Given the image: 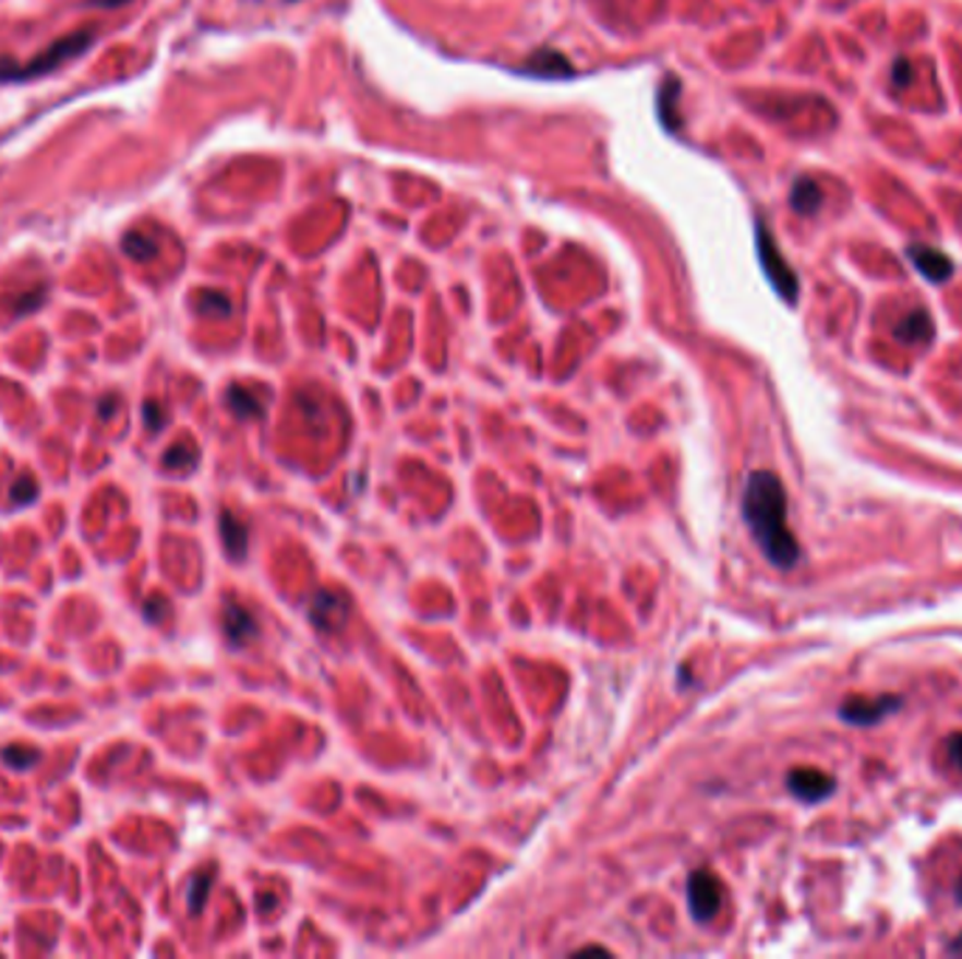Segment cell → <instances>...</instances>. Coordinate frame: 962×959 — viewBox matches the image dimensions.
<instances>
[{
  "mask_svg": "<svg viewBox=\"0 0 962 959\" xmlns=\"http://www.w3.org/2000/svg\"><path fill=\"white\" fill-rule=\"evenodd\" d=\"M743 518L771 566L794 568L799 563V543L789 529V495L780 476L771 470L748 476L743 487Z\"/></svg>",
  "mask_w": 962,
  "mask_h": 959,
  "instance_id": "obj_1",
  "label": "cell"
},
{
  "mask_svg": "<svg viewBox=\"0 0 962 959\" xmlns=\"http://www.w3.org/2000/svg\"><path fill=\"white\" fill-rule=\"evenodd\" d=\"M94 32L82 28V32L65 34V37H60V40L51 43L48 48H43L34 60L23 62V65L21 62H0V85H9V82H32L53 74L57 68L76 60L80 53H85L87 48L94 46Z\"/></svg>",
  "mask_w": 962,
  "mask_h": 959,
  "instance_id": "obj_2",
  "label": "cell"
},
{
  "mask_svg": "<svg viewBox=\"0 0 962 959\" xmlns=\"http://www.w3.org/2000/svg\"><path fill=\"white\" fill-rule=\"evenodd\" d=\"M757 251H760L762 271H766V276H769V281L774 285L777 293L789 301V304H794L796 296H799V281H796V274L791 271L789 262L782 260L774 237H771L769 228L762 226V223H757Z\"/></svg>",
  "mask_w": 962,
  "mask_h": 959,
  "instance_id": "obj_3",
  "label": "cell"
},
{
  "mask_svg": "<svg viewBox=\"0 0 962 959\" xmlns=\"http://www.w3.org/2000/svg\"><path fill=\"white\" fill-rule=\"evenodd\" d=\"M898 709H901V698L895 695H853L839 707V718L853 727H876Z\"/></svg>",
  "mask_w": 962,
  "mask_h": 959,
  "instance_id": "obj_4",
  "label": "cell"
},
{
  "mask_svg": "<svg viewBox=\"0 0 962 959\" xmlns=\"http://www.w3.org/2000/svg\"><path fill=\"white\" fill-rule=\"evenodd\" d=\"M687 903H689V914H693L698 923H707V920L716 918V914L721 912V903H723L721 880L709 873V870H698V873L689 875Z\"/></svg>",
  "mask_w": 962,
  "mask_h": 959,
  "instance_id": "obj_5",
  "label": "cell"
},
{
  "mask_svg": "<svg viewBox=\"0 0 962 959\" xmlns=\"http://www.w3.org/2000/svg\"><path fill=\"white\" fill-rule=\"evenodd\" d=\"M789 791L802 802H822L835 791V780L819 768H794L789 774Z\"/></svg>",
  "mask_w": 962,
  "mask_h": 959,
  "instance_id": "obj_6",
  "label": "cell"
},
{
  "mask_svg": "<svg viewBox=\"0 0 962 959\" xmlns=\"http://www.w3.org/2000/svg\"><path fill=\"white\" fill-rule=\"evenodd\" d=\"M308 613H310V622H313L315 627H321V631H338V627H344V622H347L349 616V597L333 591H321L313 597Z\"/></svg>",
  "mask_w": 962,
  "mask_h": 959,
  "instance_id": "obj_7",
  "label": "cell"
},
{
  "mask_svg": "<svg viewBox=\"0 0 962 959\" xmlns=\"http://www.w3.org/2000/svg\"><path fill=\"white\" fill-rule=\"evenodd\" d=\"M909 260L915 262L917 271L929 281H935V285L949 281L951 274H954V262L931 245H909Z\"/></svg>",
  "mask_w": 962,
  "mask_h": 959,
  "instance_id": "obj_8",
  "label": "cell"
},
{
  "mask_svg": "<svg viewBox=\"0 0 962 959\" xmlns=\"http://www.w3.org/2000/svg\"><path fill=\"white\" fill-rule=\"evenodd\" d=\"M223 631H226V639L231 642V647H242L245 642H251L260 633L256 620L251 616L248 608H242L240 602L228 600L223 608Z\"/></svg>",
  "mask_w": 962,
  "mask_h": 959,
  "instance_id": "obj_9",
  "label": "cell"
},
{
  "mask_svg": "<svg viewBox=\"0 0 962 959\" xmlns=\"http://www.w3.org/2000/svg\"><path fill=\"white\" fill-rule=\"evenodd\" d=\"M524 74L541 76V80H568V76H575V68L555 48H541L529 57Z\"/></svg>",
  "mask_w": 962,
  "mask_h": 959,
  "instance_id": "obj_10",
  "label": "cell"
},
{
  "mask_svg": "<svg viewBox=\"0 0 962 959\" xmlns=\"http://www.w3.org/2000/svg\"><path fill=\"white\" fill-rule=\"evenodd\" d=\"M931 335H935V321L926 310H912L895 327V338L903 344H929Z\"/></svg>",
  "mask_w": 962,
  "mask_h": 959,
  "instance_id": "obj_11",
  "label": "cell"
},
{
  "mask_svg": "<svg viewBox=\"0 0 962 959\" xmlns=\"http://www.w3.org/2000/svg\"><path fill=\"white\" fill-rule=\"evenodd\" d=\"M220 538H223V547H226L228 558L231 560H242L248 552V529L235 513H228L223 510L220 513Z\"/></svg>",
  "mask_w": 962,
  "mask_h": 959,
  "instance_id": "obj_12",
  "label": "cell"
},
{
  "mask_svg": "<svg viewBox=\"0 0 962 959\" xmlns=\"http://www.w3.org/2000/svg\"><path fill=\"white\" fill-rule=\"evenodd\" d=\"M822 201H825V194H822V189H819V183H814V180H808V178L796 180V187L791 189V206H794L799 214L819 212Z\"/></svg>",
  "mask_w": 962,
  "mask_h": 959,
  "instance_id": "obj_13",
  "label": "cell"
},
{
  "mask_svg": "<svg viewBox=\"0 0 962 959\" xmlns=\"http://www.w3.org/2000/svg\"><path fill=\"white\" fill-rule=\"evenodd\" d=\"M226 403H228V408H231V411L240 417V420H254V417H262V403L242 386L228 388Z\"/></svg>",
  "mask_w": 962,
  "mask_h": 959,
  "instance_id": "obj_14",
  "label": "cell"
},
{
  "mask_svg": "<svg viewBox=\"0 0 962 959\" xmlns=\"http://www.w3.org/2000/svg\"><path fill=\"white\" fill-rule=\"evenodd\" d=\"M0 759H3V763H7L9 768H17V771H28V768H34V766H37V763H40L43 754H40V748L26 746V743H12V746L0 748Z\"/></svg>",
  "mask_w": 962,
  "mask_h": 959,
  "instance_id": "obj_15",
  "label": "cell"
},
{
  "mask_svg": "<svg viewBox=\"0 0 962 959\" xmlns=\"http://www.w3.org/2000/svg\"><path fill=\"white\" fill-rule=\"evenodd\" d=\"M675 101H678V80L668 76L659 91V119L668 130H675Z\"/></svg>",
  "mask_w": 962,
  "mask_h": 959,
  "instance_id": "obj_16",
  "label": "cell"
},
{
  "mask_svg": "<svg viewBox=\"0 0 962 959\" xmlns=\"http://www.w3.org/2000/svg\"><path fill=\"white\" fill-rule=\"evenodd\" d=\"M212 884H214V870H201V873L194 875L192 884H189V912L192 914L203 912Z\"/></svg>",
  "mask_w": 962,
  "mask_h": 959,
  "instance_id": "obj_17",
  "label": "cell"
},
{
  "mask_svg": "<svg viewBox=\"0 0 962 959\" xmlns=\"http://www.w3.org/2000/svg\"><path fill=\"white\" fill-rule=\"evenodd\" d=\"M194 461H197V447L192 442H178L175 447H169L164 454V467L167 470H192Z\"/></svg>",
  "mask_w": 962,
  "mask_h": 959,
  "instance_id": "obj_18",
  "label": "cell"
},
{
  "mask_svg": "<svg viewBox=\"0 0 962 959\" xmlns=\"http://www.w3.org/2000/svg\"><path fill=\"white\" fill-rule=\"evenodd\" d=\"M121 248H124V253H128V256H133V260H139V262L153 260L155 251H158V245L149 240L147 233H141V231L128 233V237L121 240Z\"/></svg>",
  "mask_w": 962,
  "mask_h": 959,
  "instance_id": "obj_19",
  "label": "cell"
},
{
  "mask_svg": "<svg viewBox=\"0 0 962 959\" xmlns=\"http://www.w3.org/2000/svg\"><path fill=\"white\" fill-rule=\"evenodd\" d=\"M37 495H40V487H37L34 476L28 473L17 476V479L12 481V487H9V499H12V504H21V506L34 504Z\"/></svg>",
  "mask_w": 962,
  "mask_h": 959,
  "instance_id": "obj_20",
  "label": "cell"
},
{
  "mask_svg": "<svg viewBox=\"0 0 962 959\" xmlns=\"http://www.w3.org/2000/svg\"><path fill=\"white\" fill-rule=\"evenodd\" d=\"M197 313L217 315V319H223V315L231 313V301H228L223 293H214V290H203V293L197 296Z\"/></svg>",
  "mask_w": 962,
  "mask_h": 959,
  "instance_id": "obj_21",
  "label": "cell"
},
{
  "mask_svg": "<svg viewBox=\"0 0 962 959\" xmlns=\"http://www.w3.org/2000/svg\"><path fill=\"white\" fill-rule=\"evenodd\" d=\"M144 422H147L149 431L160 433L164 431V425H167V408L155 400H147L144 403Z\"/></svg>",
  "mask_w": 962,
  "mask_h": 959,
  "instance_id": "obj_22",
  "label": "cell"
},
{
  "mask_svg": "<svg viewBox=\"0 0 962 959\" xmlns=\"http://www.w3.org/2000/svg\"><path fill=\"white\" fill-rule=\"evenodd\" d=\"M169 616V602L164 597H149L144 602V620L153 622V625H160V622Z\"/></svg>",
  "mask_w": 962,
  "mask_h": 959,
  "instance_id": "obj_23",
  "label": "cell"
},
{
  "mask_svg": "<svg viewBox=\"0 0 962 959\" xmlns=\"http://www.w3.org/2000/svg\"><path fill=\"white\" fill-rule=\"evenodd\" d=\"M43 299H46V296H43V290H34V293H23L21 301H17V307H14V313H17V315L32 313V310H37V307H40Z\"/></svg>",
  "mask_w": 962,
  "mask_h": 959,
  "instance_id": "obj_24",
  "label": "cell"
},
{
  "mask_svg": "<svg viewBox=\"0 0 962 959\" xmlns=\"http://www.w3.org/2000/svg\"><path fill=\"white\" fill-rule=\"evenodd\" d=\"M892 82H895L898 87H906L909 82H912V65H909L906 60H895V65H892Z\"/></svg>",
  "mask_w": 962,
  "mask_h": 959,
  "instance_id": "obj_25",
  "label": "cell"
},
{
  "mask_svg": "<svg viewBox=\"0 0 962 959\" xmlns=\"http://www.w3.org/2000/svg\"><path fill=\"white\" fill-rule=\"evenodd\" d=\"M946 752H949L951 763L962 771V732H954L949 740H946Z\"/></svg>",
  "mask_w": 962,
  "mask_h": 959,
  "instance_id": "obj_26",
  "label": "cell"
},
{
  "mask_svg": "<svg viewBox=\"0 0 962 959\" xmlns=\"http://www.w3.org/2000/svg\"><path fill=\"white\" fill-rule=\"evenodd\" d=\"M116 408H119V400H116V397H105V400H101V406H99V417H101V420H110V417H113V413H116Z\"/></svg>",
  "mask_w": 962,
  "mask_h": 959,
  "instance_id": "obj_27",
  "label": "cell"
},
{
  "mask_svg": "<svg viewBox=\"0 0 962 959\" xmlns=\"http://www.w3.org/2000/svg\"><path fill=\"white\" fill-rule=\"evenodd\" d=\"M130 3V0H91V7H101V9H119Z\"/></svg>",
  "mask_w": 962,
  "mask_h": 959,
  "instance_id": "obj_28",
  "label": "cell"
},
{
  "mask_svg": "<svg viewBox=\"0 0 962 959\" xmlns=\"http://www.w3.org/2000/svg\"><path fill=\"white\" fill-rule=\"evenodd\" d=\"M949 951H951V954H962V934H957V937L951 939Z\"/></svg>",
  "mask_w": 962,
  "mask_h": 959,
  "instance_id": "obj_29",
  "label": "cell"
},
{
  "mask_svg": "<svg viewBox=\"0 0 962 959\" xmlns=\"http://www.w3.org/2000/svg\"><path fill=\"white\" fill-rule=\"evenodd\" d=\"M954 892H957V903H962V878L957 880V889H954Z\"/></svg>",
  "mask_w": 962,
  "mask_h": 959,
  "instance_id": "obj_30",
  "label": "cell"
}]
</instances>
